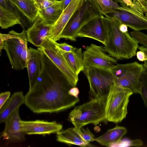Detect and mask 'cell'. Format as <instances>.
Segmentation results:
<instances>
[{
  "label": "cell",
  "mask_w": 147,
  "mask_h": 147,
  "mask_svg": "<svg viewBox=\"0 0 147 147\" xmlns=\"http://www.w3.org/2000/svg\"><path fill=\"white\" fill-rule=\"evenodd\" d=\"M51 26L45 24L38 16L32 26L26 30L28 42L39 47L49 37Z\"/></svg>",
  "instance_id": "e0dca14e"
},
{
  "label": "cell",
  "mask_w": 147,
  "mask_h": 147,
  "mask_svg": "<svg viewBox=\"0 0 147 147\" xmlns=\"http://www.w3.org/2000/svg\"><path fill=\"white\" fill-rule=\"evenodd\" d=\"M56 44L60 50L64 52H68L73 51L76 48L72 45L65 42L59 43L56 42Z\"/></svg>",
  "instance_id": "1f68e13d"
},
{
  "label": "cell",
  "mask_w": 147,
  "mask_h": 147,
  "mask_svg": "<svg viewBox=\"0 0 147 147\" xmlns=\"http://www.w3.org/2000/svg\"><path fill=\"white\" fill-rule=\"evenodd\" d=\"M127 26L123 23H121L119 26V30L122 32L125 33L128 32Z\"/></svg>",
  "instance_id": "8d00e7d4"
},
{
  "label": "cell",
  "mask_w": 147,
  "mask_h": 147,
  "mask_svg": "<svg viewBox=\"0 0 147 147\" xmlns=\"http://www.w3.org/2000/svg\"><path fill=\"white\" fill-rule=\"evenodd\" d=\"M63 10L61 2L39 10L38 16L46 24L52 26L58 19Z\"/></svg>",
  "instance_id": "cb8c5ba5"
},
{
  "label": "cell",
  "mask_w": 147,
  "mask_h": 147,
  "mask_svg": "<svg viewBox=\"0 0 147 147\" xmlns=\"http://www.w3.org/2000/svg\"><path fill=\"white\" fill-rule=\"evenodd\" d=\"M72 0H61V5L63 11L69 5Z\"/></svg>",
  "instance_id": "d590c367"
},
{
  "label": "cell",
  "mask_w": 147,
  "mask_h": 147,
  "mask_svg": "<svg viewBox=\"0 0 147 147\" xmlns=\"http://www.w3.org/2000/svg\"><path fill=\"white\" fill-rule=\"evenodd\" d=\"M144 65V68L140 79V94L143 100L144 105L147 108V68Z\"/></svg>",
  "instance_id": "d4e9b609"
},
{
  "label": "cell",
  "mask_w": 147,
  "mask_h": 147,
  "mask_svg": "<svg viewBox=\"0 0 147 147\" xmlns=\"http://www.w3.org/2000/svg\"><path fill=\"white\" fill-rule=\"evenodd\" d=\"M136 55L137 59L140 61H144L147 60L146 56L145 53L141 50L138 51Z\"/></svg>",
  "instance_id": "836d02e7"
},
{
  "label": "cell",
  "mask_w": 147,
  "mask_h": 147,
  "mask_svg": "<svg viewBox=\"0 0 147 147\" xmlns=\"http://www.w3.org/2000/svg\"><path fill=\"white\" fill-rule=\"evenodd\" d=\"M0 51L4 49L13 69L17 71L25 68L22 55L25 46L27 45L26 30L21 33L12 30L8 34H0Z\"/></svg>",
  "instance_id": "8992f818"
},
{
  "label": "cell",
  "mask_w": 147,
  "mask_h": 147,
  "mask_svg": "<svg viewBox=\"0 0 147 147\" xmlns=\"http://www.w3.org/2000/svg\"><path fill=\"white\" fill-rule=\"evenodd\" d=\"M78 130L83 139L87 143L90 144V142L94 141L95 137L88 127L84 129L82 127Z\"/></svg>",
  "instance_id": "f546056e"
},
{
  "label": "cell",
  "mask_w": 147,
  "mask_h": 147,
  "mask_svg": "<svg viewBox=\"0 0 147 147\" xmlns=\"http://www.w3.org/2000/svg\"><path fill=\"white\" fill-rule=\"evenodd\" d=\"M146 0V1H147V0Z\"/></svg>",
  "instance_id": "60d3db41"
},
{
  "label": "cell",
  "mask_w": 147,
  "mask_h": 147,
  "mask_svg": "<svg viewBox=\"0 0 147 147\" xmlns=\"http://www.w3.org/2000/svg\"><path fill=\"white\" fill-rule=\"evenodd\" d=\"M83 0H72L63 11L59 18L51 28L49 37L55 41L59 40L64 28L74 13L80 7Z\"/></svg>",
  "instance_id": "5bb4252c"
},
{
  "label": "cell",
  "mask_w": 147,
  "mask_h": 147,
  "mask_svg": "<svg viewBox=\"0 0 147 147\" xmlns=\"http://www.w3.org/2000/svg\"><path fill=\"white\" fill-rule=\"evenodd\" d=\"M133 94L129 89L114 83L110 89L106 100V121L118 123L126 117L129 98Z\"/></svg>",
  "instance_id": "5b68a950"
},
{
  "label": "cell",
  "mask_w": 147,
  "mask_h": 147,
  "mask_svg": "<svg viewBox=\"0 0 147 147\" xmlns=\"http://www.w3.org/2000/svg\"><path fill=\"white\" fill-rule=\"evenodd\" d=\"M100 7L104 15L115 12L116 9L111 7L110 0H95Z\"/></svg>",
  "instance_id": "4316f807"
},
{
  "label": "cell",
  "mask_w": 147,
  "mask_h": 147,
  "mask_svg": "<svg viewBox=\"0 0 147 147\" xmlns=\"http://www.w3.org/2000/svg\"></svg>",
  "instance_id": "b9f144b4"
},
{
  "label": "cell",
  "mask_w": 147,
  "mask_h": 147,
  "mask_svg": "<svg viewBox=\"0 0 147 147\" xmlns=\"http://www.w3.org/2000/svg\"><path fill=\"white\" fill-rule=\"evenodd\" d=\"M127 130L125 127L116 126L107 131L102 135L94 139L95 141L101 145L108 147L121 139L125 135Z\"/></svg>",
  "instance_id": "44dd1931"
},
{
  "label": "cell",
  "mask_w": 147,
  "mask_h": 147,
  "mask_svg": "<svg viewBox=\"0 0 147 147\" xmlns=\"http://www.w3.org/2000/svg\"><path fill=\"white\" fill-rule=\"evenodd\" d=\"M60 51L67 63L76 74L78 75L81 71H84L83 53L81 48L76 47L74 50L71 52H65Z\"/></svg>",
  "instance_id": "7402d4cb"
},
{
  "label": "cell",
  "mask_w": 147,
  "mask_h": 147,
  "mask_svg": "<svg viewBox=\"0 0 147 147\" xmlns=\"http://www.w3.org/2000/svg\"><path fill=\"white\" fill-rule=\"evenodd\" d=\"M132 37L138 43L147 48V35L140 31L134 30L130 32Z\"/></svg>",
  "instance_id": "83f0119b"
},
{
  "label": "cell",
  "mask_w": 147,
  "mask_h": 147,
  "mask_svg": "<svg viewBox=\"0 0 147 147\" xmlns=\"http://www.w3.org/2000/svg\"><path fill=\"white\" fill-rule=\"evenodd\" d=\"M107 38L104 48L105 51L116 59H128L134 56L138 43L129 34L119 30L121 23L107 14L102 16Z\"/></svg>",
  "instance_id": "7a4b0ae2"
},
{
  "label": "cell",
  "mask_w": 147,
  "mask_h": 147,
  "mask_svg": "<svg viewBox=\"0 0 147 147\" xmlns=\"http://www.w3.org/2000/svg\"><path fill=\"white\" fill-rule=\"evenodd\" d=\"M30 22L33 23L38 16L39 9L33 0H11Z\"/></svg>",
  "instance_id": "603a6c76"
},
{
  "label": "cell",
  "mask_w": 147,
  "mask_h": 147,
  "mask_svg": "<svg viewBox=\"0 0 147 147\" xmlns=\"http://www.w3.org/2000/svg\"><path fill=\"white\" fill-rule=\"evenodd\" d=\"M90 86L89 94L93 98L106 100L111 87L115 82L109 70L96 67L84 69Z\"/></svg>",
  "instance_id": "ba28073f"
},
{
  "label": "cell",
  "mask_w": 147,
  "mask_h": 147,
  "mask_svg": "<svg viewBox=\"0 0 147 147\" xmlns=\"http://www.w3.org/2000/svg\"><path fill=\"white\" fill-rule=\"evenodd\" d=\"M31 57L26 68L28 72L29 83V90L31 89L36 82L43 69V53L39 49L30 47Z\"/></svg>",
  "instance_id": "2e32d148"
},
{
  "label": "cell",
  "mask_w": 147,
  "mask_h": 147,
  "mask_svg": "<svg viewBox=\"0 0 147 147\" xmlns=\"http://www.w3.org/2000/svg\"><path fill=\"white\" fill-rule=\"evenodd\" d=\"M144 68V64L134 61L124 64L117 63L108 70L112 74L115 84L129 89L133 93L140 94V79Z\"/></svg>",
  "instance_id": "52a82bcc"
},
{
  "label": "cell",
  "mask_w": 147,
  "mask_h": 147,
  "mask_svg": "<svg viewBox=\"0 0 147 147\" xmlns=\"http://www.w3.org/2000/svg\"><path fill=\"white\" fill-rule=\"evenodd\" d=\"M39 10L43 9L60 2L57 0H33Z\"/></svg>",
  "instance_id": "f1b7e54d"
},
{
  "label": "cell",
  "mask_w": 147,
  "mask_h": 147,
  "mask_svg": "<svg viewBox=\"0 0 147 147\" xmlns=\"http://www.w3.org/2000/svg\"><path fill=\"white\" fill-rule=\"evenodd\" d=\"M117 4V3H120L122 7H125L127 6L122 0H113Z\"/></svg>",
  "instance_id": "ab89813d"
},
{
  "label": "cell",
  "mask_w": 147,
  "mask_h": 147,
  "mask_svg": "<svg viewBox=\"0 0 147 147\" xmlns=\"http://www.w3.org/2000/svg\"><path fill=\"white\" fill-rule=\"evenodd\" d=\"M85 49L83 52L84 69L96 67L108 69L117 64V59L108 54L103 46L91 44Z\"/></svg>",
  "instance_id": "30bf717a"
},
{
  "label": "cell",
  "mask_w": 147,
  "mask_h": 147,
  "mask_svg": "<svg viewBox=\"0 0 147 147\" xmlns=\"http://www.w3.org/2000/svg\"><path fill=\"white\" fill-rule=\"evenodd\" d=\"M143 145L142 141L140 139L130 140L127 138L121 139L117 142L112 144L111 147H139Z\"/></svg>",
  "instance_id": "484cf974"
},
{
  "label": "cell",
  "mask_w": 147,
  "mask_h": 147,
  "mask_svg": "<svg viewBox=\"0 0 147 147\" xmlns=\"http://www.w3.org/2000/svg\"><path fill=\"white\" fill-rule=\"evenodd\" d=\"M25 102L22 91L14 92L0 109V123H5L7 119Z\"/></svg>",
  "instance_id": "ac0fdd59"
},
{
  "label": "cell",
  "mask_w": 147,
  "mask_h": 147,
  "mask_svg": "<svg viewBox=\"0 0 147 147\" xmlns=\"http://www.w3.org/2000/svg\"><path fill=\"white\" fill-rule=\"evenodd\" d=\"M106 100L92 98L90 101L75 107L68 120L78 130L87 124L96 125L105 121Z\"/></svg>",
  "instance_id": "3957f363"
},
{
  "label": "cell",
  "mask_w": 147,
  "mask_h": 147,
  "mask_svg": "<svg viewBox=\"0 0 147 147\" xmlns=\"http://www.w3.org/2000/svg\"><path fill=\"white\" fill-rule=\"evenodd\" d=\"M11 94L9 91L1 93L0 94V109H1L9 99Z\"/></svg>",
  "instance_id": "d6a6232c"
},
{
  "label": "cell",
  "mask_w": 147,
  "mask_h": 147,
  "mask_svg": "<svg viewBox=\"0 0 147 147\" xmlns=\"http://www.w3.org/2000/svg\"><path fill=\"white\" fill-rule=\"evenodd\" d=\"M19 108L16 109L6 120L5 129L1 133V138L9 143L23 142L25 140V134L21 131L19 114Z\"/></svg>",
  "instance_id": "4fadbf2b"
},
{
  "label": "cell",
  "mask_w": 147,
  "mask_h": 147,
  "mask_svg": "<svg viewBox=\"0 0 147 147\" xmlns=\"http://www.w3.org/2000/svg\"><path fill=\"white\" fill-rule=\"evenodd\" d=\"M125 4L128 6L133 7H134L133 1L131 0H122Z\"/></svg>",
  "instance_id": "f35d334b"
},
{
  "label": "cell",
  "mask_w": 147,
  "mask_h": 147,
  "mask_svg": "<svg viewBox=\"0 0 147 147\" xmlns=\"http://www.w3.org/2000/svg\"><path fill=\"white\" fill-rule=\"evenodd\" d=\"M138 49L140 50H141L144 51L146 56L147 58V48L143 46L138 47ZM144 65L146 66L147 68V60L144 61Z\"/></svg>",
  "instance_id": "74e56055"
},
{
  "label": "cell",
  "mask_w": 147,
  "mask_h": 147,
  "mask_svg": "<svg viewBox=\"0 0 147 147\" xmlns=\"http://www.w3.org/2000/svg\"><path fill=\"white\" fill-rule=\"evenodd\" d=\"M56 140L59 142L69 145H76L82 147L91 146L86 142L75 127L70 128L58 131L57 133Z\"/></svg>",
  "instance_id": "d6986e66"
},
{
  "label": "cell",
  "mask_w": 147,
  "mask_h": 147,
  "mask_svg": "<svg viewBox=\"0 0 147 147\" xmlns=\"http://www.w3.org/2000/svg\"><path fill=\"white\" fill-rule=\"evenodd\" d=\"M17 24L20 25L23 29L26 27L20 13L0 6L1 27L6 29Z\"/></svg>",
  "instance_id": "ffe728a7"
},
{
  "label": "cell",
  "mask_w": 147,
  "mask_h": 147,
  "mask_svg": "<svg viewBox=\"0 0 147 147\" xmlns=\"http://www.w3.org/2000/svg\"><path fill=\"white\" fill-rule=\"evenodd\" d=\"M102 16L94 19L83 26L77 33V37L92 38L105 45L107 34L102 22Z\"/></svg>",
  "instance_id": "9a60e30c"
},
{
  "label": "cell",
  "mask_w": 147,
  "mask_h": 147,
  "mask_svg": "<svg viewBox=\"0 0 147 147\" xmlns=\"http://www.w3.org/2000/svg\"><path fill=\"white\" fill-rule=\"evenodd\" d=\"M56 42L47 37L40 46L37 49L47 56L63 72L70 84L75 87L78 80V75L74 72L67 63L57 45Z\"/></svg>",
  "instance_id": "9c48e42d"
},
{
  "label": "cell",
  "mask_w": 147,
  "mask_h": 147,
  "mask_svg": "<svg viewBox=\"0 0 147 147\" xmlns=\"http://www.w3.org/2000/svg\"><path fill=\"white\" fill-rule=\"evenodd\" d=\"M134 6L143 12L147 19V1L146 0H133Z\"/></svg>",
  "instance_id": "4dcf8cb0"
},
{
  "label": "cell",
  "mask_w": 147,
  "mask_h": 147,
  "mask_svg": "<svg viewBox=\"0 0 147 147\" xmlns=\"http://www.w3.org/2000/svg\"><path fill=\"white\" fill-rule=\"evenodd\" d=\"M42 52V71L35 84L25 95L24 104L36 113H57L74 106L79 102V99L68 93L74 86L63 72Z\"/></svg>",
  "instance_id": "6da1fadb"
},
{
  "label": "cell",
  "mask_w": 147,
  "mask_h": 147,
  "mask_svg": "<svg viewBox=\"0 0 147 147\" xmlns=\"http://www.w3.org/2000/svg\"><path fill=\"white\" fill-rule=\"evenodd\" d=\"M124 8L123 10H116L115 12L111 13L112 16H109L134 30H147V19L143 12L135 6H127Z\"/></svg>",
  "instance_id": "8fae6325"
},
{
  "label": "cell",
  "mask_w": 147,
  "mask_h": 147,
  "mask_svg": "<svg viewBox=\"0 0 147 147\" xmlns=\"http://www.w3.org/2000/svg\"><path fill=\"white\" fill-rule=\"evenodd\" d=\"M21 131L25 134L45 135L57 133L62 130L63 125L55 121L37 120L20 121Z\"/></svg>",
  "instance_id": "7c38bea8"
},
{
  "label": "cell",
  "mask_w": 147,
  "mask_h": 147,
  "mask_svg": "<svg viewBox=\"0 0 147 147\" xmlns=\"http://www.w3.org/2000/svg\"><path fill=\"white\" fill-rule=\"evenodd\" d=\"M68 93L70 95L76 97H78L79 93L78 89L75 87H72L69 91Z\"/></svg>",
  "instance_id": "e575fe53"
},
{
  "label": "cell",
  "mask_w": 147,
  "mask_h": 147,
  "mask_svg": "<svg viewBox=\"0 0 147 147\" xmlns=\"http://www.w3.org/2000/svg\"><path fill=\"white\" fill-rule=\"evenodd\" d=\"M103 15L100 7L95 0H83L80 7L62 31L60 39L64 38L75 41L77 33L83 26Z\"/></svg>",
  "instance_id": "277c9868"
}]
</instances>
